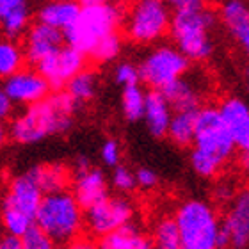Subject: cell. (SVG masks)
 <instances>
[{
  "label": "cell",
  "mask_w": 249,
  "mask_h": 249,
  "mask_svg": "<svg viewBox=\"0 0 249 249\" xmlns=\"http://www.w3.org/2000/svg\"><path fill=\"white\" fill-rule=\"evenodd\" d=\"M77 102L66 93L57 91L47 98L29 105L11 124V137L20 144H34L48 135L64 134L73 123Z\"/></svg>",
  "instance_id": "obj_1"
},
{
  "label": "cell",
  "mask_w": 249,
  "mask_h": 249,
  "mask_svg": "<svg viewBox=\"0 0 249 249\" xmlns=\"http://www.w3.org/2000/svg\"><path fill=\"white\" fill-rule=\"evenodd\" d=\"M217 20L219 16L208 5L175 9L169 29L173 43L191 61H205L213 52L212 32Z\"/></svg>",
  "instance_id": "obj_2"
},
{
  "label": "cell",
  "mask_w": 249,
  "mask_h": 249,
  "mask_svg": "<svg viewBox=\"0 0 249 249\" xmlns=\"http://www.w3.org/2000/svg\"><path fill=\"white\" fill-rule=\"evenodd\" d=\"M123 9L120 2H102V4L82 5L77 21L66 32V43L78 48L86 55H91L94 47L104 37L112 32H118V27L123 25Z\"/></svg>",
  "instance_id": "obj_3"
},
{
  "label": "cell",
  "mask_w": 249,
  "mask_h": 249,
  "mask_svg": "<svg viewBox=\"0 0 249 249\" xmlns=\"http://www.w3.org/2000/svg\"><path fill=\"white\" fill-rule=\"evenodd\" d=\"M34 223L53 242H70L82 226V207L75 194L64 191L45 194Z\"/></svg>",
  "instance_id": "obj_4"
},
{
  "label": "cell",
  "mask_w": 249,
  "mask_h": 249,
  "mask_svg": "<svg viewBox=\"0 0 249 249\" xmlns=\"http://www.w3.org/2000/svg\"><path fill=\"white\" fill-rule=\"evenodd\" d=\"M171 20L167 0H134L123 16V32L132 43L151 45L169 32Z\"/></svg>",
  "instance_id": "obj_5"
},
{
  "label": "cell",
  "mask_w": 249,
  "mask_h": 249,
  "mask_svg": "<svg viewBox=\"0 0 249 249\" xmlns=\"http://www.w3.org/2000/svg\"><path fill=\"white\" fill-rule=\"evenodd\" d=\"M185 249H217L221 230L215 210L205 201H185L175 215Z\"/></svg>",
  "instance_id": "obj_6"
},
{
  "label": "cell",
  "mask_w": 249,
  "mask_h": 249,
  "mask_svg": "<svg viewBox=\"0 0 249 249\" xmlns=\"http://www.w3.org/2000/svg\"><path fill=\"white\" fill-rule=\"evenodd\" d=\"M189 66L191 59L177 45H157L141 59V80L151 89L162 91L166 86L185 75Z\"/></svg>",
  "instance_id": "obj_7"
},
{
  "label": "cell",
  "mask_w": 249,
  "mask_h": 249,
  "mask_svg": "<svg viewBox=\"0 0 249 249\" xmlns=\"http://www.w3.org/2000/svg\"><path fill=\"white\" fill-rule=\"evenodd\" d=\"M194 148L207 151L208 155L215 157L223 164H226L233 155L237 144L224 123L219 107H205L197 110Z\"/></svg>",
  "instance_id": "obj_8"
},
{
  "label": "cell",
  "mask_w": 249,
  "mask_h": 249,
  "mask_svg": "<svg viewBox=\"0 0 249 249\" xmlns=\"http://www.w3.org/2000/svg\"><path fill=\"white\" fill-rule=\"evenodd\" d=\"M134 217L132 203L123 197H105L86 210V224L94 235L105 237L121 226L128 224Z\"/></svg>",
  "instance_id": "obj_9"
},
{
  "label": "cell",
  "mask_w": 249,
  "mask_h": 249,
  "mask_svg": "<svg viewBox=\"0 0 249 249\" xmlns=\"http://www.w3.org/2000/svg\"><path fill=\"white\" fill-rule=\"evenodd\" d=\"M36 68L43 73L52 89L59 91L66 88V84L86 68V53L71 45H64L57 52L43 59Z\"/></svg>",
  "instance_id": "obj_10"
},
{
  "label": "cell",
  "mask_w": 249,
  "mask_h": 249,
  "mask_svg": "<svg viewBox=\"0 0 249 249\" xmlns=\"http://www.w3.org/2000/svg\"><path fill=\"white\" fill-rule=\"evenodd\" d=\"M4 86L11 102L15 105H23V107L41 102L50 94V89H52V86L48 84V80L43 77V73L37 68L34 70V68L25 66L5 78Z\"/></svg>",
  "instance_id": "obj_11"
},
{
  "label": "cell",
  "mask_w": 249,
  "mask_h": 249,
  "mask_svg": "<svg viewBox=\"0 0 249 249\" xmlns=\"http://www.w3.org/2000/svg\"><path fill=\"white\" fill-rule=\"evenodd\" d=\"M64 32L50 27L47 23L36 21L31 25L25 32V39H23V50H25V57L31 64H39L43 59L57 52L59 48L64 47Z\"/></svg>",
  "instance_id": "obj_12"
},
{
  "label": "cell",
  "mask_w": 249,
  "mask_h": 249,
  "mask_svg": "<svg viewBox=\"0 0 249 249\" xmlns=\"http://www.w3.org/2000/svg\"><path fill=\"white\" fill-rule=\"evenodd\" d=\"M221 224L228 231L230 249H249V189L235 194Z\"/></svg>",
  "instance_id": "obj_13"
},
{
  "label": "cell",
  "mask_w": 249,
  "mask_h": 249,
  "mask_svg": "<svg viewBox=\"0 0 249 249\" xmlns=\"http://www.w3.org/2000/svg\"><path fill=\"white\" fill-rule=\"evenodd\" d=\"M75 197L82 208H91L107 196V182L104 173L91 167L86 159H80L77 166V180H75Z\"/></svg>",
  "instance_id": "obj_14"
},
{
  "label": "cell",
  "mask_w": 249,
  "mask_h": 249,
  "mask_svg": "<svg viewBox=\"0 0 249 249\" xmlns=\"http://www.w3.org/2000/svg\"><path fill=\"white\" fill-rule=\"evenodd\" d=\"M219 110L237 148L242 151L249 150V105L242 98L230 96L221 102Z\"/></svg>",
  "instance_id": "obj_15"
},
{
  "label": "cell",
  "mask_w": 249,
  "mask_h": 249,
  "mask_svg": "<svg viewBox=\"0 0 249 249\" xmlns=\"http://www.w3.org/2000/svg\"><path fill=\"white\" fill-rule=\"evenodd\" d=\"M43 194L45 192L41 191V187L37 185L34 177L31 173H25L11 183L9 194L5 197V207L16 208V210L25 212L31 217H36L37 208H39L43 197H45Z\"/></svg>",
  "instance_id": "obj_16"
},
{
  "label": "cell",
  "mask_w": 249,
  "mask_h": 249,
  "mask_svg": "<svg viewBox=\"0 0 249 249\" xmlns=\"http://www.w3.org/2000/svg\"><path fill=\"white\" fill-rule=\"evenodd\" d=\"M164 96L171 104L175 110H187V109H199L203 98V82L196 75H182L175 82L162 89Z\"/></svg>",
  "instance_id": "obj_17"
},
{
  "label": "cell",
  "mask_w": 249,
  "mask_h": 249,
  "mask_svg": "<svg viewBox=\"0 0 249 249\" xmlns=\"http://www.w3.org/2000/svg\"><path fill=\"white\" fill-rule=\"evenodd\" d=\"M173 107L167 102L160 89H151L146 94V109L142 120L146 123V128L153 137H164L167 135V128L173 118Z\"/></svg>",
  "instance_id": "obj_18"
},
{
  "label": "cell",
  "mask_w": 249,
  "mask_h": 249,
  "mask_svg": "<svg viewBox=\"0 0 249 249\" xmlns=\"http://www.w3.org/2000/svg\"><path fill=\"white\" fill-rule=\"evenodd\" d=\"M31 27L29 0H0V31L7 37L18 39Z\"/></svg>",
  "instance_id": "obj_19"
},
{
  "label": "cell",
  "mask_w": 249,
  "mask_h": 249,
  "mask_svg": "<svg viewBox=\"0 0 249 249\" xmlns=\"http://www.w3.org/2000/svg\"><path fill=\"white\" fill-rule=\"evenodd\" d=\"M82 4L77 0H47L37 9V21L66 32L77 21Z\"/></svg>",
  "instance_id": "obj_20"
},
{
  "label": "cell",
  "mask_w": 249,
  "mask_h": 249,
  "mask_svg": "<svg viewBox=\"0 0 249 249\" xmlns=\"http://www.w3.org/2000/svg\"><path fill=\"white\" fill-rule=\"evenodd\" d=\"M100 249H153V242L128 223L105 235Z\"/></svg>",
  "instance_id": "obj_21"
},
{
  "label": "cell",
  "mask_w": 249,
  "mask_h": 249,
  "mask_svg": "<svg viewBox=\"0 0 249 249\" xmlns=\"http://www.w3.org/2000/svg\"><path fill=\"white\" fill-rule=\"evenodd\" d=\"M197 110L199 109H187V110H175L167 128L169 139L177 146H191L194 144V135H196V121Z\"/></svg>",
  "instance_id": "obj_22"
},
{
  "label": "cell",
  "mask_w": 249,
  "mask_h": 249,
  "mask_svg": "<svg viewBox=\"0 0 249 249\" xmlns=\"http://www.w3.org/2000/svg\"><path fill=\"white\" fill-rule=\"evenodd\" d=\"M25 61L23 45H20L15 37H0V80H5L13 73L21 70Z\"/></svg>",
  "instance_id": "obj_23"
},
{
  "label": "cell",
  "mask_w": 249,
  "mask_h": 249,
  "mask_svg": "<svg viewBox=\"0 0 249 249\" xmlns=\"http://www.w3.org/2000/svg\"><path fill=\"white\" fill-rule=\"evenodd\" d=\"M219 18L231 36H237L249 27V4L248 0H226L221 5Z\"/></svg>",
  "instance_id": "obj_24"
},
{
  "label": "cell",
  "mask_w": 249,
  "mask_h": 249,
  "mask_svg": "<svg viewBox=\"0 0 249 249\" xmlns=\"http://www.w3.org/2000/svg\"><path fill=\"white\" fill-rule=\"evenodd\" d=\"M66 93L71 96L77 104H86L89 100L94 98L96 89H98V77L91 70L84 68L82 71L77 73L75 77L66 84Z\"/></svg>",
  "instance_id": "obj_25"
},
{
  "label": "cell",
  "mask_w": 249,
  "mask_h": 249,
  "mask_svg": "<svg viewBox=\"0 0 249 249\" xmlns=\"http://www.w3.org/2000/svg\"><path fill=\"white\" fill-rule=\"evenodd\" d=\"M41 187L45 194H52V192H61L66 185L68 173L62 166L57 164H50V166H37L29 171Z\"/></svg>",
  "instance_id": "obj_26"
},
{
  "label": "cell",
  "mask_w": 249,
  "mask_h": 249,
  "mask_svg": "<svg viewBox=\"0 0 249 249\" xmlns=\"http://www.w3.org/2000/svg\"><path fill=\"white\" fill-rule=\"evenodd\" d=\"M146 94L148 93H144L141 89L139 84L123 88V93H121V110H123L124 118L128 121L142 120L146 109Z\"/></svg>",
  "instance_id": "obj_27"
},
{
  "label": "cell",
  "mask_w": 249,
  "mask_h": 249,
  "mask_svg": "<svg viewBox=\"0 0 249 249\" xmlns=\"http://www.w3.org/2000/svg\"><path fill=\"white\" fill-rule=\"evenodd\" d=\"M153 249H185L175 219H162L157 224Z\"/></svg>",
  "instance_id": "obj_28"
},
{
  "label": "cell",
  "mask_w": 249,
  "mask_h": 249,
  "mask_svg": "<svg viewBox=\"0 0 249 249\" xmlns=\"http://www.w3.org/2000/svg\"><path fill=\"white\" fill-rule=\"evenodd\" d=\"M191 166L199 177L212 178L221 171V167H223L224 164L221 160H217L215 157L208 155L207 151L194 148L191 153Z\"/></svg>",
  "instance_id": "obj_29"
},
{
  "label": "cell",
  "mask_w": 249,
  "mask_h": 249,
  "mask_svg": "<svg viewBox=\"0 0 249 249\" xmlns=\"http://www.w3.org/2000/svg\"><path fill=\"white\" fill-rule=\"evenodd\" d=\"M121 47H123V43H121V36L118 34V32H112V34H109L107 37H104V39L94 47V50L91 52L89 57H93L96 62L114 61V59L120 55Z\"/></svg>",
  "instance_id": "obj_30"
},
{
  "label": "cell",
  "mask_w": 249,
  "mask_h": 249,
  "mask_svg": "<svg viewBox=\"0 0 249 249\" xmlns=\"http://www.w3.org/2000/svg\"><path fill=\"white\" fill-rule=\"evenodd\" d=\"M4 224L7 231H9V235L21 237L34 224V217L27 215L21 210H16V208L4 207Z\"/></svg>",
  "instance_id": "obj_31"
},
{
  "label": "cell",
  "mask_w": 249,
  "mask_h": 249,
  "mask_svg": "<svg viewBox=\"0 0 249 249\" xmlns=\"http://www.w3.org/2000/svg\"><path fill=\"white\" fill-rule=\"evenodd\" d=\"M20 239L23 249H53V240L37 224H32Z\"/></svg>",
  "instance_id": "obj_32"
},
{
  "label": "cell",
  "mask_w": 249,
  "mask_h": 249,
  "mask_svg": "<svg viewBox=\"0 0 249 249\" xmlns=\"http://www.w3.org/2000/svg\"><path fill=\"white\" fill-rule=\"evenodd\" d=\"M112 75H114L116 84H120L121 88L134 86V84L141 82L139 66H135L134 62H128V61L118 62V64L114 66V71H112Z\"/></svg>",
  "instance_id": "obj_33"
},
{
  "label": "cell",
  "mask_w": 249,
  "mask_h": 249,
  "mask_svg": "<svg viewBox=\"0 0 249 249\" xmlns=\"http://www.w3.org/2000/svg\"><path fill=\"white\" fill-rule=\"evenodd\" d=\"M112 183H114L116 189L120 191H132L135 185H137V180H135V175L130 169L123 166H116L114 175H112Z\"/></svg>",
  "instance_id": "obj_34"
},
{
  "label": "cell",
  "mask_w": 249,
  "mask_h": 249,
  "mask_svg": "<svg viewBox=\"0 0 249 249\" xmlns=\"http://www.w3.org/2000/svg\"><path fill=\"white\" fill-rule=\"evenodd\" d=\"M100 155H102V160H104L107 166H110V167L118 166L121 159V148H120V144H118V141H114V139L105 141L104 146H102Z\"/></svg>",
  "instance_id": "obj_35"
},
{
  "label": "cell",
  "mask_w": 249,
  "mask_h": 249,
  "mask_svg": "<svg viewBox=\"0 0 249 249\" xmlns=\"http://www.w3.org/2000/svg\"><path fill=\"white\" fill-rule=\"evenodd\" d=\"M135 180H137V185H141L142 189H153L159 182L155 171H151L148 167H141L139 171L135 173Z\"/></svg>",
  "instance_id": "obj_36"
},
{
  "label": "cell",
  "mask_w": 249,
  "mask_h": 249,
  "mask_svg": "<svg viewBox=\"0 0 249 249\" xmlns=\"http://www.w3.org/2000/svg\"><path fill=\"white\" fill-rule=\"evenodd\" d=\"M13 102H11L9 94L5 91L4 82H0V120H5L9 118L11 112H13Z\"/></svg>",
  "instance_id": "obj_37"
},
{
  "label": "cell",
  "mask_w": 249,
  "mask_h": 249,
  "mask_svg": "<svg viewBox=\"0 0 249 249\" xmlns=\"http://www.w3.org/2000/svg\"><path fill=\"white\" fill-rule=\"evenodd\" d=\"M235 189L230 183H219V187L215 189V197L219 201H231L235 197Z\"/></svg>",
  "instance_id": "obj_38"
},
{
  "label": "cell",
  "mask_w": 249,
  "mask_h": 249,
  "mask_svg": "<svg viewBox=\"0 0 249 249\" xmlns=\"http://www.w3.org/2000/svg\"><path fill=\"white\" fill-rule=\"evenodd\" d=\"M208 0H167V4L173 9H183V7H194V5H207Z\"/></svg>",
  "instance_id": "obj_39"
},
{
  "label": "cell",
  "mask_w": 249,
  "mask_h": 249,
  "mask_svg": "<svg viewBox=\"0 0 249 249\" xmlns=\"http://www.w3.org/2000/svg\"><path fill=\"white\" fill-rule=\"evenodd\" d=\"M235 39H237V43H239L240 50H242L246 57L249 59V27H248V29H244L240 34H237V36H235Z\"/></svg>",
  "instance_id": "obj_40"
},
{
  "label": "cell",
  "mask_w": 249,
  "mask_h": 249,
  "mask_svg": "<svg viewBox=\"0 0 249 249\" xmlns=\"http://www.w3.org/2000/svg\"><path fill=\"white\" fill-rule=\"evenodd\" d=\"M2 249H23L21 239L20 237H15V235H9L7 239L2 240Z\"/></svg>",
  "instance_id": "obj_41"
},
{
  "label": "cell",
  "mask_w": 249,
  "mask_h": 249,
  "mask_svg": "<svg viewBox=\"0 0 249 249\" xmlns=\"http://www.w3.org/2000/svg\"><path fill=\"white\" fill-rule=\"evenodd\" d=\"M240 167H242V171L249 177V150L242 151V155H240Z\"/></svg>",
  "instance_id": "obj_42"
},
{
  "label": "cell",
  "mask_w": 249,
  "mask_h": 249,
  "mask_svg": "<svg viewBox=\"0 0 249 249\" xmlns=\"http://www.w3.org/2000/svg\"><path fill=\"white\" fill-rule=\"evenodd\" d=\"M68 249H96V248H94L93 244L86 242V240H77V242H73Z\"/></svg>",
  "instance_id": "obj_43"
},
{
  "label": "cell",
  "mask_w": 249,
  "mask_h": 249,
  "mask_svg": "<svg viewBox=\"0 0 249 249\" xmlns=\"http://www.w3.org/2000/svg\"><path fill=\"white\" fill-rule=\"evenodd\" d=\"M5 139H7V130H5L2 120H0V148H2V144L5 142Z\"/></svg>",
  "instance_id": "obj_44"
},
{
  "label": "cell",
  "mask_w": 249,
  "mask_h": 249,
  "mask_svg": "<svg viewBox=\"0 0 249 249\" xmlns=\"http://www.w3.org/2000/svg\"><path fill=\"white\" fill-rule=\"evenodd\" d=\"M102 2H110V0H80V4H82V5H88V4H102Z\"/></svg>",
  "instance_id": "obj_45"
},
{
  "label": "cell",
  "mask_w": 249,
  "mask_h": 249,
  "mask_svg": "<svg viewBox=\"0 0 249 249\" xmlns=\"http://www.w3.org/2000/svg\"><path fill=\"white\" fill-rule=\"evenodd\" d=\"M244 86H246V89L249 91V64H248V68L244 70Z\"/></svg>",
  "instance_id": "obj_46"
},
{
  "label": "cell",
  "mask_w": 249,
  "mask_h": 249,
  "mask_svg": "<svg viewBox=\"0 0 249 249\" xmlns=\"http://www.w3.org/2000/svg\"><path fill=\"white\" fill-rule=\"evenodd\" d=\"M112 2H121V0H112Z\"/></svg>",
  "instance_id": "obj_47"
},
{
  "label": "cell",
  "mask_w": 249,
  "mask_h": 249,
  "mask_svg": "<svg viewBox=\"0 0 249 249\" xmlns=\"http://www.w3.org/2000/svg\"><path fill=\"white\" fill-rule=\"evenodd\" d=\"M0 249H2V242H0Z\"/></svg>",
  "instance_id": "obj_48"
}]
</instances>
